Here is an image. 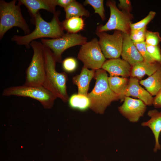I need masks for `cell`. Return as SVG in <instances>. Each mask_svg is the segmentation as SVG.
<instances>
[{
	"mask_svg": "<svg viewBox=\"0 0 161 161\" xmlns=\"http://www.w3.org/2000/svg\"><path fill=\"white\" fill-rule=\"evenodd\" d=\"M60 14L59 10L56 11L53 14L51 21L48 22L43 18L39 12L32 18V23L35 26L34 30L28 35H15L12 38V41L18 45L24 46L29 48L30 47V43L36 39L44 38L55 39L61 37L65 33L59 19Z\"/></svg>",
	"mask_w": 161,
	"mask_h": 161,
	"instance_id": "obj_1",
	"label": "cell"
},
{
	"mask_svg": "<svg viewBox=\"0 0 161 161\" xmlns=\"http://www.w3.org/2000/svg\"><path fill=\"white\" fill-rule=\"evenodd\" d=\"M95 77V86L87 96L90 103L89 108L97 114H103L112 102L120 98L110 88L106 71L102 68L96 70Z\"/></svg>",
	"mask_w": 161,
	"mask_h": 161,
	"instance_id": "obj_2",
	"label": "cell"
},
{
	"mask_svg": "<svg viewBox=\"0 0 161 161\" xmlns=\"http://www.w3.org/2000/svg\"><path fill=\"white\" fill-rule=\"evenodd\" d=\"M46 77L43 86L64 102L68 101L66 82L68 77L64 72H59L56 70V62L52 51L44 46Z\"/></svg>",
	"mask_w": 161,
	"mask_h": 161,
	"instance_id": "obj_3",
	"label": "cell"
},
{
	"mask_svg": "<svg viewBox=\"0 0 161 161\" xmlns=\"http://www.w3.org/2000/svg\"><path fill=\"white\" fill-rule=\"evenodd\" d=\"M16 0L9 2L3 0L0 1V39L10 29L14 27L20 28L25 34L30 33L29 26L21 12V4Z\"/></svg>",
	"mask_w": 161,
	"mask_h": 161,
	"instance_id": "obj_4",
	"label": "cell"
},
{
	"mask_svg": "<svg viewBox=\"0 0 161 161\" xmlns=\"http://www.w3.org/2000/svg\"><path fill=\"white\" fill-rule=\"evenodd\" d=\"M2 95L4 96H15L31 98L39 102L46 109L51 108L57 98L43 86H35L24 84L5 89Z\"/></svg>",
	"mask_w": 161,
	"mask_h": 161,
	"instance_id": "obj_5",
	"label": "cell"
},
{
	"mask_svg": "<svg viewBox=\"0 0 161 161\" xmlns=\"http://www.w3.org/2000/svg\"><path fill=\"white\" fill-rule=\"evenodd\" d=\"M30 46L33 50L31 61L26 70L24 84L43 86L46 77L44 46L41 42L34 41Z\"/></svg>",
	"mask_w": 161,
	"mask_h": 161,
	"instance_id": "obj_6",
	"label": "cell"
},
{
	"mask_svg": "<svg viewBox=\"0 0 161 161\" xmlns=\"http://www.w3.org/2000/svg\"><path fill=\"white\" fill-rule=\"evenodd\" d=\"M106 5L110 9L109 18L105 24L98 26L96 31L101 32L118 30L124 33L129 34L130 24L132 23L133 15L130 12L120 10L114 0H108Z\"/></svg>",
	"mask_w": 161,
	"mask_h": 161,
	"instance_id": "obj_7",
	"label": "cell"
},
{
	"mask_svg": "<svg viewBox=\"0 0 161 161\" xmlns=\"http://www.w3.org/2000/svg\"><path fill=\"white\" fill-rule=\"evenodd\" d=\"M41 42L52 52L56 62L62 61V55L67 49L76 46H82L87 42V38L81 34L67 32L61 37L51 39L42 38Z\"/></svg>",
	"mask_w": 161,
	"mask_h": 161,
	"instance_id": "obj_8",
	"label": "cell"
},
{
	"mask_svg": "<svg viewBox=\"0 0 161 161\" xmlns=\"http://www.w3.org/2000/svg\"><path fill=\"white\" fill-rule=\"evenodd\" d=\"M78 58L88 69L97 70L101 68L106 61L98 40L94 38L81 46Z\"/></svg>",
	"mask_w": 161,
	"mask_h": 161,
	"instance_id": "obj_9",
	"label": "cell"
},
{
	"mask_svg": "<svg viewBox=\"0 0 161 161\" xmlns=\"http://www.w3.org/2000/svg\"><path fill=\"white\" fill-rule=\"evenodd\" d=\"M98 37L99 45L105 58L111 59L119 58L121 56L123 41V34L114 30L112 34L106 32L96 31Z\"/></svg>",
	"mask_w": 161,
	"mask_h": 161,
	"instance_id": "obj_10",
	"label": "cell"
},
{
	"mask_svg": "<svg viewBox=\"0 0 161 161\" xmlns=\"http://www.w3.org/2000/svg\"><path fill=\"white\" fill-rule=\"evenodd\" d=\"M146 105L141 100L125 97L123 104L118 107L121 114L131 122H138L143 116Z\"/></svg>",
	"mask_w": 161,
	"mask_h": 161,
	"instance_id": "obj_11",
	"label": "cell"
},
{
	"mask_svg": "<svg viewBox=\"0 0 161 161\" xmlns=\"http://www.w3.org/2000/svg\"><path fill=\"white\" fill-rule=\"evenodd\" d=\"M131 68L128 62L118 58L106 61L101 68L107 72L110 76H121L127 78L130 76Z\"/></svg>",
	"mask_w": 161,
	"mask_h": 161,
	"instance_id": "obj_12",
	"label": "cell"
},
{
	"mask_svg": "<svg viewBox=\"0 0 161 161\" xmlns=\"http://www.w3.org/2000/svg\"><path fill=\"white\" fill-rule=\"evenodd\" d=\"M123 41L121 56L122 59L132 67L144 61L134 43L130 38L129 34L123 33Z\"/></svg>",
	"mask_w": 161,
	"mask_h": 161,
	"instance_id": "obj_13",
	"label": "cell"
},
{
	"mask_svg": "<svg viewBox=\"0 0 161 161\" xmlns=\"http://www.w3.org/2000/svg\"><path fill=\"white\" fill-rule=\"evenodd\" d=\"M126 96L137 97L147 106L152 105L154 97L140 85L137 78L130 77L125 94Z\"/></svg>",
	"mask_w": 161,
	"mask_h": 161,
	"instance_id": "obj_14",
	"label": "cell"
},
{
	"mask_svg": "<svg viewBox=\"0 0 161 161\" xmlns=\"http://www.w3.org/2000/svg\"><path fill=\"white\" fill-rule=\"evenodd\" d=\"M150 119L146 121L143 122L141 125L149 128L153 133L155 140V144L153 150L156 152L161 149L159 142V137L161 132V111L156 109L149 111L147 114Z\"/></svg>",
	"mask_w": 161,
	"mask_h": 161,
	"instance_id": "obj_15",
	"label": "cell"
},
{
	"mask_svg": "<svg viewBox=\"0 0 161 161\" xmlns=\"http://www.w3.org/2000/svg\"><path fill=\"white\" fill-rule=\"evenodd\" d=\"M18 2L27 8L32 18L41 9L46 10L53 14L56 12V5L55 0H19Z\"/></svg>",
	"mask_w": 161,
	"mask_h": 161,
	"instance_id": "obj_16",
	"label": "cell"
},
{
	"mask_svg": "<svg viewBox=\"0 0 161 161\" xmlns=\"http://www.w3.org/2000/svg\"><path fill=\"white\" fill-rule=\"evenodd\" d=\"M95 71L83 66L80 74L72 78L73 83L78 87V94L87 96L89 84L95 76Z\"/></svg>",
	"mask_w": 161,
	"mask_h": 161,
	"instance_id": "obj_17",
	"label": "cell"
},
{
	"mask_svg": "<svg viewBox=\"0 0 161 161\" xmlns=\"http://www.w3.org/2000/svg\"><path fill=\"white\" fill-rule=\"evenodd\" d=\"M161 66V64L157 62L149 63L143 61L132 67L130 77L141 78L145 75L149 76Z\"/></svg>",
	"mask_w": 161,
	"mask_h": 161,
	"instance_id": "obj_18",
	"label": "cell"
},
{
	"mask_svg": "<svg viewBox=\"0 0 161 161\" xmlns=\"http://www.w3.org/2000/svg\"><path fill=\"white\" fill-rule=\"evenodd\" d=\"M152 96H156L161 90V66L147 78L139 81Z\"/></svg>",
	"mask_w": 161,
	"mask_h": 161,
	"instance_id": "obj_19",
	"label": "cell"
},
{
	"mask_svg": "<svg viewBox=\"0 0 161 161\" xmlns=\"http://www.w3.org/2000/svg\"><path fill=\"white\" fill-rule=\"evenodd\" d=\"M129 79L127 78L117 76L108 77V82L110 89L119 97L122 102L125 97V94L128 86Z\"/></svg>",
	"mask_w": 161,
	"mask_h": 161,
	"instance_id": "obj_20",
	"label": "cell"
},
{
	"mask_svg": "<svg viewBox=\"0 0 161 161\" xmlns=\"http://www.w3.org/2000/svg\"><path fill=\"white\" fill-rule=\"evenodd\" d=\"M65 12L66 19L72 17H88L89 12L86 10L81 3L76 0H73L64 8Z\"/></svg>",
	"mask_w": 161,
	"mask_h": 161,
	"instance_id": "obj_21",
	"label": "cell"
},
{
	"mask_svg": "<svg viewBox=\"0 0 161 161\" xmlns=\"http://www.w3.org/2000/svg\"><path fill=\"white\" fill-rule=\"evenodd\" d=\"M64 30L68 33L76 34L83 30L85 23L82 17H72L61 22Z\"/></svg>",
	"mask_w": 161,
	"mask_h": 161,
	"instance_id": "obj_22",
	"label": "cell"
},
{
	"mask_svg": "<svg viewBox=\"0 0 161 161\" xmlns=\"http://www.w3.org/2000/svg\"><path fill=\"white\" fill-rule=\"evenodd\" d=\"M68 101L70 106L72 109L83 111L89 108L90 101L87 96L78 94H74Z\"/></svg>",
	"mask_w": 161,
	"mask_h": 161,
	"instance_id": "obj_23",
	"label": "cell"
},
{
	"mask_svg": "<svg viewBox=\"0 0 161 161\" xmlns=\"http://www.w3.org/2000/svg\"><path fill=\"white\" fill-rule=\"evenodd\" d=\"M83 4L84 5L89 4L95 10V13L99 15L102 21L106 20L103 0H86Z\"/></svg>",
	"mask_w": 161,
	"mask_h": 161,
	"instance_id": "obj_24",
	"label": "cell"
},
{
	"mask_svg": "<svg viewBox=\"0 0 161 161\" xmlns=\"http://www.w3.org/2000/svg\"><path fill=\"white\" fill-rule=\"evenodd\" d=\"M156 13L154 11H150L148 15L140 21L130 24L131 30L141 29L146 27V26L154 18Z\"/></svg>",
	"mask_w": 161,
	"mask_h": 161,
	"instance_id": "obj_25",
	"label": "cell"
},
{
	"mask_svg": "<svg viewBox=\"0 0 161 161\" xmlns=\"http://www.w3.org/2000/svg\"><path fill=\"white\" fill-rule=\"evenodd\" d=\"M161 42V37L159 32L146 30L145 40L146 44L154 46H159Z\"/></svg>",
	"mask_w": 161,
	"mask_h": 161,
	"instance_id": "obj_26",
	"label": "cell"
},
{
	"mask_svg": "<svg viewBox=\"0 0 161 161\" xmlns=\"http://www.w3.org/2000/svg\"><path fill=\"white\" fill-rule=\"evenodd\" d=\"M146 30V27L140 29L131 30L130 38L134 43L145 42Z\"/></svg>",
	"mask_w": 161,
	"mask_h": 161,
	"instance_id": "obj_27",
	"label": "cell"
},
{
	"mask_svg": "<svg viewBox=\"0 0 161 161\" xmlns=\"http://www.w3.org/2000/svg\"><path fill=\"white\" fill-rule=\"evenodd\" d=\"M134 44L143 58L144 61L149 63L156 62L149 55L147 49L146 44L145 41Z\"/></svg>",
	"mask_w": 161,
	"mask_h": 161,
	"instance_id": "obj_28",
	"label": "cell"
},
{
	"mask_svg": "<svg viewBox=\"0 0 161 161\" xmlns=\"http://www.w3.org/2000/svg\"><path fill=\"white\" fill-rule=\"evenodd\" d=\"M148 52L154 60L161 64V52L159 46H154L146 44Z\"/></svg>",
	"mask_w": 161,
	"mask_h": 161,
	"instance_id": "obj_29",
	"label": "cell"
},
{
	"mask_svg": "<svg viewBox=\"0 0 161 161\" xmlns=\"http://www.w3.org/2000/svg\"><path fill=\"white\" fill-rule=\"evenodd\" d=\"M77 66L76 60L72 58H66L62 62L63 68L65 71L67 72L73 71L76 68Z\"/></svg>",
	"mask_w": 161,
	"mask_h": 161,
	"instance_id": "obj_30",
	"label": "cell"
},
{
	"mask_svg": "<svg viewBox=\"0 0 161 161\" xmlns=\"http://www.w3.org/2000/svg\"><path fill=\"white\" fill-rule=\"evenodd\" d=\"M118 4L119 9L131 13L132 10L131 2L129 0H119Z\"/></svg>",
	"mask_w": 161,
	"mask_h": 161,
	"instance_id": "obj_31",
	"label": "cell"
},
{
	"mask_svg": "<svg viewBox=\"0 0 161 161\" xmlns=\"http://www.w3.org/2000/svg\"><path fill=\"white\" fill-rule=\"evenodd\" d=\"M152 105L155 108H161V90L154 97Z\"/></svg>",
	"mask_w": 161,
	"mask_h": 161,
	"instance_id": "obj_32",
	"label": "cell"
},
{
	"mask_svg": "<svg viewBox=\"0 0 161 161\" xmlns=\"http://www.w3.org/2000/svg\"><path fill=\"white\" fill-rule=\"evenodd\" d=\"M73 0H55L56 5H59L64 8L66 7Z\"/></svg>",
	"mask_w": 161,
	"mask_h": 161,
	"instance_id": "obj_33",
	"label": "cell"
},
{
	"mask_svg": "<svg viewBox=\"0 0 161 161\" xmlns=\"http://www.w3.org/2000/svg\"><path fill=\"white\" fill-rule=\"evenodd\" d=\"M86 161H91V160H86Z\"/></svg>",
	"mask_w": 161,
	"mask_h": 161,
	"instance_id": "obj_34",
	"label": "cell"
},
{
	"mask_svg": "<svg viewBox=\"0 0 161 161\" xmlns=\"http://www.w3.org/2000/svg\"></svg>",
	"mask_w": 161,
	"mask_h": 161,
	"instance_id": "obj_35",
	"label": "cell"
}]
</instances>
